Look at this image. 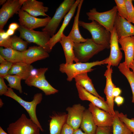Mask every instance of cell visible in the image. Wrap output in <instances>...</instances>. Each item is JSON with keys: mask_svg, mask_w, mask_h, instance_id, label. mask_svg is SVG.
Masks as SVG:
<instances>
[{"mask_svg": "<svg viewBox=\"0 0 134 134\" xmlns=\"http://www.w3.org/2000/svg\"><path fill=\"white\" fill-rule=\"evenodd\" d=\"M7 61L1 55H0V63H2L5 62Z\"/></svg>", "mask_w": 134, "mask_h": 134, "instance_id": "48", "label": "cell"}, {"mask_svg": "<svg viewBox=\"0 0 134 134\" xmlns=\"http://www.w3.org/2000/svg\"><path fill=\"white\" fill-rule=\"evenodd\" d=\"M75 84L79 97L81 100L89 101L96 106L110 113L106 101L102 100L89 92L77 83H76Z\"/></svg>", "mask_w": 134, "mask_h": 134, "instance_id": "20", "label": "cell"}, {"mask_svg": "<svg viewBox=\"0 0 134 134\" xmlns=\"http://www.w3.org/2000/svg\"><path fill=\"white\" fill-rule=\"evenodd\" d=\"M127 14V20L134 24V7L132 0H125Z\"/></svg>", "mask_w": 134, "mask_h": 134, "instance_id": "35", "label": "cell"}, {"mask_svg": "<svg viewBox=\"0 0 134 134\" xmlns=\"http://www.w3.org/2000/svg\"><path fill=\"white\" fill-rule=\"evenodd\" d=\"M20 25L30 30L45 27L51 18L48 16L43 18H38L33 16L20 9L18 13Z\"/></svg>", "mask_w": 134, "mask_h": 134, "instance_id": "11", "label": "cell"}, {"mask_svg": "<svg viewBox=\"0 0 134 134\" xmlns=\"http://www.w3.org/2000/svg\"><path fill=\"white\" fill-rule=\"evenodd\" d=\"M18 30L20 37L28 43H35L43 48L49 53L51 51L48 44L51 38L48 32L30 30L20 25Z\"/></svg>", "mask_w": 134, "mask_h": 134, "instance_id": "5", "label": "cell"}, {"mask_svg": "<svg viewBox=\"0 0 134 134\" xmlns=\"http://www.w3.org/2000/svg\"><path fill=\"white\" fill-rule=\"evenodd\" d=\"M80 1V0L75 1L70 10L64 17L63 23L59 31L50 38L48 44L51 50L55 44L60 41L64 34V31L73 16Z\"/></svg>", "mask_w": 134, "mask_h": 134, "instance_id": "18", "label": "cell"}, {"mask_svg": "<svg viewBox=\"0 0 134 134\" xmlns=\"http://www.w3.org/2000/svg\"><path fill=\"white\" fill-rule=\"evenodd\" d=\"M11 39L9 36L6 39H3L0 36V46L5 48H11Z\"/></svg>", "mask_w": 134, "mask_h": 134, "instance_id": "38", "label": "cell"}, {"mask_svg": "<svg viewBox=\"0 0 134 134\" xmlns=\"http://www.w3.org/2000/svg\"><path fill=\"white\" fill-rule=\"evenodd\" d=\"M129 67L131 68L132 70V71L134 75V60L132 62L129 66Z\"/></svg>", "mask_w": 134, "mask_h": 134, "instance_id": "47", "label": "cell"}, {"mask_svg": "<svg viewBox=\"0 0 134 134\" xmlns=\"http://www.w3.org/2000/svg\"><path fill=\"white\" fill-rule=\"evenodd\" d=\"M0 36L3 39H6L9 36L3 29H0Z\"/></svg>", "mask_w": 134, "mask_h": 134, "instance_id": "44", "label": "cell"}, {"mask_svg": "<svg viewBox=\"0 0 134 134\" xmlns=\"http://www.w3.org/2000/svg\"><path fill=\"white\" fill-rule=\"evenodd\" d=\"M0 134H8L2 128L0 127Z\"/></svg>", "mask_w": 134, "mask_h": 134, "instance_id": "49", "label": "cell"}, {"mask_svg": "<svg viewBox=\"0 0 134 134\" xmlns=\"http://www.w3.org/2000/svg\"><path fill=\"white\" fill-rule=\"evenodd\" d=\"M83 1L80 0L77 6V12L74 18L72 29L68 36L74 43H79L86 41L87 39L84 38L80 34L79 28V17L81 8Z\"/></svg>", "mask_w": 134, "mask_h": 134, "instance_id": "24", "label": "cell"}, {"mask_svg": "<svg viewBox=\"0 0 134 134\" xmlns=\"http://www.w3.org/2000/svg\"><path fill=\"white\" fill-rule=\"evenodd\" d=\"M117 115L120 119L123 122L130 131L132 134H134V118L129 119L127 115L117 111Z\"/></svg>", "mask_w": 134, "mask_h": 134, "instance_id": "33", "label": "cell"}, {"mask_svg": "<svg viewBox=\"0 0 134 134\" xmlns=\"http://www.w3.org/2000/svg\"><path fill=\"white\" fill-rule=\"evenodd\" d=\"M48 68L37 69L34 75H31L25 81V83L30 86H33L42 90L46 95L54 94L58 91L53 87L46 80L45 74Z\"/></svg>", "mask_w": 134, "mask_h": 134, "instance_id": "8", "label": "cell"}, {"mask_svg": "<svg viewBox=\"0 0 134 134\" xmlns=\"http://www.w3.org/2000/svg\"><path fill=\"white\" fill-rule=\"evenodd\" d=\"M79 24L90 32L95 42L105 46L107 49L110 48L111 33L103 26L95 21L90 23L79 21Z\"/></svg>", "mask_w": 134, "mask_h": 134, "instance_id": "2", "label": "cell"}, {"mask_svg": "<svg viewBox=\"0 0 134 134\" xmlns=\"http://www.w3.org/2000/svg\"><path fill=\"white\" fill-rule=\"evenodd\" d=\"M8 82V86L11 88L18 90L20 93H22V90L21 85V78L16 75L8 74L4 77Z\"/></svg>", "mask_w": 134, "mask_h": 134, "instance_id": "32", "label": "cell"}, {"mask_svg": "<svg viewBox=\"0 0 134 134\" xmlns=\"http://www.w3.org/2000/svg\"><path fill=\"white\" fill-rule=\"evenodd\" d=\"M3 103L1 99H0V107H2L3 105Z\"/></svg>", "mask_w": 134, "mask_h": 134, "instance_id": "51", "label": "cell"}, {"mask_svg": "<svg viewBox=\"0 0 134 134\" xmlns=\"http://www.w3.org/2000/svg\"><path fill=\"white\" fill-rule=\"evenodd\" d=\"M4 95L10 97L18 102L26 110L31 119L40 128L42 132L44 131L37 118L36 110L37 105L40 103L42 99V95L41 93L35 94L32 101H26L17 95L11 88H8L7 92Z\"/></svg>", "mask_w": 134, "mask_h": 134, "instance_id": "3", "label": "cell"}, {"mask_svg": "<svg viewBox=\"0 0 134 134\" xmlns=\"http://www.w3.org/2000/svg\"><path fill=\"white\" fill-rule=\"evenodd\" d=\"M115 114L112 125V134H132L125 125L119 119L117 111H115Z\"/></svg>", "mask_w": 134, "mask_h": 134, "instance_id": "29", "label": "cell"}, {"mask_svg": "<svg viewBox=\"0 0 134 134\" xmlns=\"http://www.w3.org/2000/svg\"><path fill=\"white\" fill-rule=\"evenodd\" d=\"M118 14L120 16L127 20V14L125 0H115Z\"/></svg>", "mask_w": 134, "mask_h": 134, "instance_id": "34", "label": "cell"}, {"mask_svg": "<svg viewBox=\"0 0 134 134\" xmlns=\"http://www.w3.org/2000/svg\"><path fill=\"white\" fill-rule=\"evenodd\" d=\"M120 71L126 77L130 86L132 93V102L134 103V75L132 71L124 62L119 64Z\"/></svg>", "mask_w": 134, "mask_h": 134, "instance_id": "30", "label": "cell"}, {"mask_svg": "<svg viewBox=\"0 0 134 134\" xmlns=\"http://www.w3.org/2000/svg\"><path fill=\"white\" fill-rule=\"evenodd\" d=\"M48 8L44 6L43 2L35 0H25L21 9L34 17L39 16H49L46 13Z\"/></svg>", "mask_w": 134, "mask_h": 134, "instance_id": "19", "label": "cell"}, {"mask_svg": "<svg viewBox=\"0 0 134 134\" xmlns=\"http://www.w3.org/2000/svg\"><path fill=\"white\" fill-rule=\"evenodd\" d=\"M73 134H87L85 132H83L81 130L79 129L74 130Z\"/></svg>", "mask_w": 134, "mask_h": 134, "instance_id": "45", "label": "cell"}, {"mask_svg": "<svg viewBox=\"0 0 134 134\" xmlns=\"http://www.w3.org/2000/svg\"><path fill=\"white\" fill-rule=\"evenodd\" d=\"M33 68L32 65L23 62L13 63L8 74L17 75L25 80L31 75Z\"/></svg>", "mask_w": 134, "mask_h": 134, "instance_id": "23", "label": "cell"}, {"mask_svg": "<svg viewBox=\"0 0 134 134\" xmlns=\"http://www.w3.org/2000/svg\"><path fill=\"white\" fill-rule=\"evenodd\" d=\"M22 54L23 62L30 65L49 56V53L40 46L30 47L25 51L22 52Z\"/></svg>", "mask_w": 134, "mask_h": 134, "instance_id": "16", "label": "cell"}, {"mask_svg": "<svg viewBox=\"0 0 134 134\" xmlns=\"http://www.w3.org/2000/svg\"><path fill=\"white\" fill-rule=\"evenodd\" d=\"M88 72L79 74L75 76L74 78L76 83H77L86 91L103 100L104 98L100 96L94 87L92 80L88 76Z\"/></svg>", "mask_w": 134, "mask_h": 134, "instance_id": "26", "label": "cell"}, {"mask_svg": "<svg viewBox=\"0 0 134 134\" xmlns=\"http://www.w3.org/2000/svg\"><path fill=\"white\" fill-rule=\"evenodd\" d=\"M124 101V98L120 96L115 97L114 99V101L118 106H120L122 105Z\"/></svg>", "mask_w": 134, "mask_h": 134, "instance_id": "41", "label": "cell"}, {"mask_svg": "<svg viewBox=\"0 0 134 134\" xmlns=\"http://www.w3.org/2000/svg\"><path fill=\"white\" fill-rule=\"evenodd\" d=\"M74 130L72 127L66 123L63 126L61 134H73Z\"/></svg>", "mask_w": 134, "mask_h": 134, "instance_id": "40", "label": "cell"}, {"mask_svg": "<svg viewBox=\"0 0 134 134\" xmlns=\"http://www.w3.org/2000/svg\"><path fill=\"white\" fill-rule=\"evenodd\" d=\"M13 63L6 61L0 65V77H4L8 74Z\"/></svg>", "mask_w": 134, "mask_h": 134, "instance_id": "36", "label": "cell"}, {"mask_svg": "<svg viewBox=\"0 0 134 134\" xmlns=\"http://www.w3.org/2000/svg\"><path fill=\"white\" fill-rule=\"evenodd\" d=\"M6 0H0V5H3L6 1Z\"/></svg>", "mask_w": 134, "mask_h": 134, "instance_id": "50", "label": "cell"}, {"mask_svg": "<svg viewBox=\"0 0 134 134\" xmlns=\"http://www.w3.org/2000/svg\"><path fill=\"white\" fill-rule=\"evenodd\" d=\"M20 25L17 23H11L9 25L8 28L14 31L15 30L18 29Z\"/></svg>", "mask_w": 134, "mask_h": 134, "instance_id": "43", "label": "cell"}, {"mask_svg": "<svg viewBox=\"0 0 134 134\" xmlns=\"http://www.w3.org/2000/svg\"><path fill=\"white\" fill-rule=\"evenodd\" d=\"M88 110L91 113L95 123L98 127L112 126L114 116L90 103Z\"/></svg>", "mask_w": 134, "mask_h": 134, "instance_id": "12", "label": "cell"}, {"mask_svg": "<svg viewBox=\"0 0 134 134\" xmlns=\"http://www.w3.org/2000/svg\"><path fill=\"white\" fill-rule=\"evenodd\" d=\"M8 90V88L5 83L4 78L0 77V95H4Z\"/></svg>", "mask_w": 134, "mask_h": 134, "instance_id": "39", "label": "cell"}, {"mask_svg": "<svg viewBox=\"0 0 134 134\" xmlns=\"http://www.w3.org/2000/svg\"><path fill=\"white\" fill-rule=\"evenodd\" d=\"M114 27L119 39L134 36V26L120 16L118 13L114 21Z\"/></svg>", "mask_w": 134, "mask_h": 134, "instance_id": "17", "label": "cell"}, {"mask_svg": "<svg viewBox=\"0 0 134 134\" xmlns=\"http://www.w3.org/2000/svg\"><path fill=\"white\" fill-rule=\"evenodd\" d=\"M106 59L101 61L90 63L78 62L67 65L62 63L60 65L59 70L65 73L67 76V80L70 82L76 75L84 72H91L94 70L92 68L96 66L105 64Z\"/></svg>", "mask_w": 134, "mask_h": 134, "instance_id": "4", "label": "cell"}, {"mask_svg": "<svg viewBox=\"0 0 134 134\" xmlns=\"http://www.w3.org/2000/svg\"><path fill=\"white\" fill-rule=\"evenodd\" d=\"M118 41L119 38L114 27L111 33L110 54L109 57L105 59V64H110L112 66L116 67L119 64L122 58V54L119 46Z\"/></svg>", "mask_w": 134, "mask_h": 134, "instance_id": "13", "label": "cell"}, {"mask_svg": "<svg viewBox=\"0 0 134 134\" xmlns=\"http://www.w3.org/2000/svg\"><path fill=\"white\" fill-rule=\"evenodd\" d=\"M67 114H55L50 117V134H61L64 125L67 121Z\"/></svg>", "mask_w": 134, "mask_h": 134, "instance_id": "25", "label": "cell"}, {"mask_svg": "<svg viewBox=\"0 0 134 134\" xmlns=\"http://www.w3.org/2000/svg\"><path fill=\"white\" fill-rule=\"evenodd\" d=\"M15 31H14L8 29L7 30L6 33L8 35L10 36L11 35L14 34Z\"/></svg>", "mask_w": 134, "mask_h": 134, "instance_id": "46", "label": "cell"}, {"mask_svg": "<svg viewBox=\"0 0 134 134\" xmlns=\"http://www.w3.org/2000/svg\"><path fill=\"white\" fill-rule=\"evenodd\" d=\"M80 126L87 134H95V133L98 127L88 109H85L84 111Z\"/></svg>", "mask_w": 134, "mask_h": 134, "instance_id": "27", "label": "cell"}, {"mask_svg": "<svg viewBox=\"0 0 134 134\" xmlns=\"http://www.w3.org/2000/svg\"><path fill=\"white\" fill-rule=\"evenodd\" d=\"M0 53L7 61L14 63L23 62L22 52L11 48H0Z\"/></svg>", "mask_w": 134, "mask_h": 134, "instance_id": "28", "label": "cell"}, {"mask_svg": "<svg viewBox=\"0 0 134 134\" xmlns=\"http://www.w3.org/2000/svg\"><path fill=\"white\" fill-rule=\"evenodd\" d=\"M85 108L80 104L68 107L66 109L68 112L66 123L75 130L80 126Z\"/></svg>", "mask_w": 134, "mask_h": 134, "instance_id": "15", "label": "cell"}, {"mask_svg": "<svg viewBox=\"0 0 134 134\" xmlns=\"http://www.w3.org/2000/svg\"><path fill=\"white\" fill-rule=\"evenodd\" d=\"M60 42L63 49L65 56L66 63L67 65L78 62L75 57L73 49L74 42L68 36L64 34Z\"/></svg>", "mask_w": 134, "mask_h": 134, "instance_id": "22", "label": "cell"}, {"mask_svg": "<svg viewBox=\"0 0 134 134\" xmlns=\"http://www.w3.org/2000/svg\"><path fill=\"white\" fill-rule=\"evenodd\" d=\"M122 93L121 90L119 87H114L113 91V95L115 98V97L120 96Z\"/></svg>", "mask_w": 134, "mask_h": 134, "instance_id": "42", "label": "cell"}, {"mask_svg": "<svg viewBox=\"0 0 134 134\" xmlns=\"http://www.w3.org/2000/svg\"><path fill=\"white\" fill-rule=\"evenodd\" d=\"M107 64V69L104 74L106 78V83L104 93L106 96V101L108 106L110 113L114 116L115 112L114 109V97L113 95V91L114 88L116 87V86L113 83L112 79V74L113 72L112 66L110 64Z\"/></svg>", "mask_w": 134, "mask_h": 134, "instance_id": "14", "label": "cell"}, {"mask_svg": "<svg viewBox=\"0 0 134 134\" xmlns=\"http://www.w3.org/2000/svg\"><path fill=\"white\" fill-rule=\"evenodd\" d=\"M117 13L115 6L110 10L103 12H98L96 8H93L86 14L89 20L97 22L111 33L114 29V21Z\"/></svg>", "mask_w": 134, "mask_h": 134, "instance_id": "7", "label": "cell"}, {"mask_svg": "<svg viewBox=\"0 0 134 134\" xmlns=\"http://www.w3.org/2000/svg\"><path fill=\"white\" fill-rule=\"evenodd\" d=\"M106 48L105 46L95 42L92 38L85 42L74 43L73 49L75 57L78 62L86 63L94 55Z\"/></svg>", "mask_w": 134, "mask_h": 134, "instance_id": "1", "label": "cell"}, {"mask_svg": "<svg viewBox=\"0 0 134 134\" xmlns=\"http://www.w3.org/2000/svg\"><path fill=\"white\" fill-rule=\"evenodd\" d=\"M95 134H112V127H98Z\"/></svg>", "mask_w": 134, "mask_h": 134, "instance_id": "37", "label": "cell"}, {"mask_svg": "<svg viewBox=\"0 0 134 134\" xmlns=\"http://www.w3.org/2000/svg\"><path fill=\"white\" fill-rule=\"evenodd\" d=\"M75 1L74 0H64L57 9L48 24L42 29V31L48 32L51 37L54 35L62 19L69 12Z\"/></svg>", "mask_w": 134, "mask_h": 134, "instance_id": "9", "label": "cell"}, {"mask_svg": "<svg viewBox=\"0 0 134 134\" xmlns=\"http://www.w3.org/2000/svg\"><path fill=\"white\" fill-rule=\"evenodd\" d=\"M11 48L21 52L27 50L28 42L20 37L14 35L11 37Z\"/></svg>", "mask_w": 134, "mask_h": 134, "instance_id": "31", "label": "cell"}, {"mask_svg": "<svg viewBox=\"0 0 134 134\" xmlns=\"http://www.w3.org/2000/svg\"><path fill=\"white\" fill-rule=\"evenodd\" d=\"M25 0H8L0 9V29H3L8 20L18 14Z\"/></svg>", "mask_w": 134, "mask_h": 134, "instance_id": "10", "label": "cell"}, {"mask_svg": "<svg viewBox=\"0 0 134 134\" xmlns=\"http://www.w3.org/2000/svg\"><path fill=\"white\" fill-rule=\"evenodd\" d=\"M118 41L124 53V62L129 67L134 60V36L119 39Z\"/></svg>", "mask_w": 134, "mask_h": 134, "instance_id": "21", "label": "cell"}, {"mask_svg": "<svg viewBox=\"0 0 134 134\" xmlns=\"http://www.w3.org/2000/svg\"><path fill=\"white\" fill-rule=\"evenodd\" d=\"M40 130L38 126L24 114L15 122L10 124L7 129L8 134H40Z\"/></svg>", "mask_w": 134, "mask_h": 134, "instance_id": "6", "label": "cell"}]
</instances>
